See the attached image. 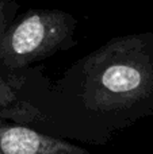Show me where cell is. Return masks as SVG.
Instances as JSON below:
<instances>
[{"label": "cell", "mask_w": 153, "mask_h": 154, "mask_svg": "<svg viewBox=\"0 0 153 154\" xmlns=\"http://www.w3.org/2000/svg\"><path fill=\"white\" fill-rule=\"evenodd\" d=\"M38 131L105 146L153 114V31L114 37L52 81Z\"/></svg>", "instance_id": "cell-1"}, {"label": "cell", "mask_w": 153, "mask_h": 154, "mask_svg": "<svg viewBox=\"0 0 153 154\" xmlns=\"http://www.w3.org/2000/svg\"><path fill=\"white\" fill-rule=\"evenodd\" d=\"M0 154H99L33 127L0 120Z\"/></svg>", "instance_id": "cell-4"}, {"label": "cell", "mask_w": 153, "mask_h": 154, "mask_svg": "<svg viewBox=\"0 0 153 154\" xmlns=\"http://www.w3.org/2000/svg\"><path fill=\"white\" fill-rule=\"evenodd\" d=\"M77 19L68 11L31 8L0 37V68L22 70L76 46Z\"/></svg>", "instance_id": "cell-2"}, {"label": "cell", "mask_w": 153, "mask_h": 154, "mask_svg": "<svg viewBox=\"0 0 153 154\" xmlns=\"http://www.w3.org/2000/svg\"><path fill=\"white\" fill-rule=\"evenodd\" d=\"M50 84L43 66L22 70L0 68V120L38 130L42 119L38 107Z\"/></svg>", "instance_id": "cell-3"}, {"label": "cell", "mask_w": 153, "mask_h": 154, "mask_svg": "<svg viewBox=\"0 0 153 154\" xmlns=\"http://www.w3.org/2000/svg\"><path fill=\"white\" fill-rule=\"evenodd\" d=\"M19 8L20 4L16 0H0V37L18 16Z\"/></svg>", "instance_id": "cell-5"}]
</instances>
